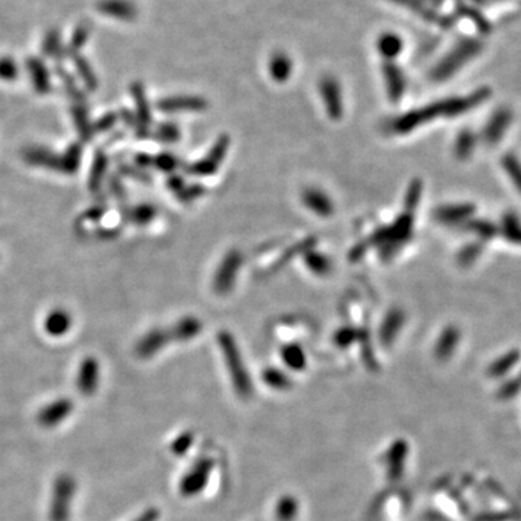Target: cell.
<instances>
[{"label":"cell","instance_id":"cb8c5ba5","mask_svg":"<svg viewBox=\"0 0 521 521\" xmlns=\"http://www.w3.org/2000/svg\"><path fill=\"white\" fill-rule=\"evenodd\" d=\"M203 329V324L199 319H195L193 316L183 317L182 320H178L174 328L170 330L171 339L178 340V342H186L193 337L197 336Z\"/></svg>","mask_w":521,"mask_h":521},{"label":"cell","instance_id":"7c38bea8","mask_svg":"<svg viewBox=\"0 0 521 521\" xmlns=\"http://www.w3.org/2000/svg\"><path fill=\"white\" fill-rule=\"evenodd\" d=\"M99 362L96 361V357L89 356L80 364L77 373V388L81 394L89 397L96 393L97 387H99Z\"/></svg>","mask_w":521,"mask_h":521},{"label":"cell","instance_id":"8992f818","mask_svg":"<svg viewBox=\"0 0 521 521\" xmlns=\"http://www.w3.org/2000/svg\"><path fill=\"white\" fill-rule=\"evenodd\" d=\"M242 263L243 256L239 249L233 248L226 252L213 279V290L218 296H226L233 290Z\"/></svg>","mask_w":521,"mask_h":521},{"label":"cell","instance_id":"ac0fdd59","mask_svg":"<svg viewBox=\"0 0 521 521\" xmlns=\"http://www.w3.org/2000/svg\"><path fill=\"white\" fill-rule=\"evenodd\" d=\"M130 90H132V96H134V100H135V105H136V121H138V135L145 138L148 136L150 132V125L152 122V118H151V109H150V105H148V100H146V94H145V89L141 83H134L132 87H130Z\"/></svg>","mask_w":521,"mask_h":521},{"label":"cell","instance_id":"f5cc1de1","mask_svg":"<svg viewBox=\"0 0 521 521\" xmlns=\"http://www.w3.org/2000/svg\"><path fill=\"white\" fill-rule=\"evenodd\" d=\"M158 518V511L155 509H151L148 511H145L139 518H136L135 521H155Z\"/></svg>","mask_w":521,"mask_h":521},{"label":"cell","instance_id":"60d3db41","mask_svg":"<svg viewBox=\"0 0 521 521\" xmlns=\"http://www.w3.org/2000/svg\"><path fill=\"white\" fill-rule=\"evenodd\" d=\"M281 353H283V357H284V362L288 367L294 368V369H300V368L304 367L306 356H304L303 349L299 345H287V346H284Z\"/></svg>","mask_w":521,"mask_h":521},{"label":"cell","instance_id":"d6a6232c","mask_svg":"<svg viewBox=\"0 0 521 521\" xmlns=\"http://www.w3.org/2000/svg\"><path fill=\"white\" fill-rule=\"evenodd\" d=\"M303 258L307 268L316 275H326L332 271V260L329 259V256H326L319 251H307Z\"/></svg>","mask_w":521,"mask_h":521},{"label":"cell","instance_id":"7dc6e473","mask_svg":"<svg viewBox=\"0 0 521 521\" xmlns=\"http://www.w3.org/2000/svg\"><path fill=\"white\" fill-rule=\"evenodd\" d=\"M58 50H60V34L57 30H50L44 39L42 53L45 55H54Z\"/></svg>","mask_w":521,"mask_h":521},{"label":"cell","instance_id":"d590c367","mask_svg":"<svg viewBox=\"0 0 521 521\" xmlns=\"http://www.w3.org/2000/svg\"><path fill=\"white\" fill-rule=\"evenodd\" d=\"M482 251H484V243L481 240L469 242L463 248H461V251L458 252V256H456V260H458V264L463 268L470 267L475 263V260H478Z\"/></svg>","mask_w":521,"mask_h":521},{"label":"cell","instance_id":"83f0119b","mask_svg":"<svg viewBox=\"0 0 521 521\" xmlns=\"http://www.w3.org/2000/svg\"><path fill=\"white\" fill-rule=\"evenodd\" d=\"M136 164L139 166H152L161 171L173 173L180 167V159L174 157L173 154H159L157 157H151L146 154H139L136 157Z\"/></svg>","mask_w":521,"mask_h":521},{"label":"cell","instance_id":"277c9868","mask_svg":"<svg viewBox=\"0 0 521 521\" xmlns=\"http://www.w3.org/2000/svg\"><path fill=\"white\" fill-rule=\"evenodd\" d=\"M414 227V213L403 211V213L394 220L393 224L387 226V240L382 247L378 248L380 258L382 260L393 259L397 252L409 243L413 236Z\"/></svg>","mask_w":521,"mask_h":521},{"label":"cell","instance_id":"d4e9b609","mask_svg":"<svg viewBox=\"0 0 521 521\" xmlns=\"http://www.w3.org/2000/svg\"><path fill=\"white\" fill-rule=\"evenodd\" d=\"M498 232L513 245L521 247V220L513 211H507V213L502 215Z\"/></svg>","mask_w":521,"mask_h":521},{"label":"cell","instance_id":"836d02e7","mask_svg":"<svg viewBox=\"0 0 521 521\" xmlns=\"http://www.w3.org/2000/svg\"><path fill=\"white\" fill-rule=\"evenodd\" d=\"M378 53L387 60L393 61L403 51V41L396 34H384L377 42Z\"/></svg>","mask_w":521,"mask_h":521},{"label":"cell","instance_id":"9c48e42d","mask_svg":"<svg viewBox=\"0 0 521 521\" xmlns=\"http://www.w3.org/2000/svg\"><path fill=\"white\" fill-rule=\"evenodd\" d=\"M319 90L328 116L332 121H340L344 116V99H342V90L337 80L330 76L323 77L320 80Z\"/></svg>","mask_w":521,"mask_h":521},{"label":"cell","instance_id":"4dcf8cb0","mask_svg":"<svg viewBox=\"0 0 521 521\" xmlns=\"http://www.w3.org/2000/svg\"><path fill=\"white\" fill-rule=\"evenodd\" d=\"M391 2H396L397 5H401L407 9L413 10L414 13L420 15L423 19L437 22L442 26H448L446 19H443L442 16H439L433 9H430V6L426 5V0H391Z\"/></svg>","mask_w":521,"mask_h":521},{"label":"cell","instance_id":"4316f807","mask_svg":"<svg viewBox=\"0 0 521 521\" xmlns=\"http://www.w3.org/2000/svg\"><path fill=\"white\" fill-rule=\"evenodd\" d=\"M477 143H478V136L475 135L474 130L469 127L462 129L454 141V157L461 161L468 159L472 154H474Z\"/></svg>","mask_w":521,"mask_h":521},{"label":"cell","instance_id":"ba28073f","mask_svg":"<svg viewBox=\"0 0 521 521\" xmlns=\"http://www.w3.org/2000/svg\"><path fill=\"white\" fill-rule=\"evenodd\" d=\"M219 344H220V348L223 351L226 364L231 369V373H232V377L235 380L236 387L240 391H243V393H245V391H248V388H249V380H248V376H247L245 365L242 364L240 353H239L238 346L235 344V339L232 337L231 333L222 332V333H219Z\"/></svg>","mask_w":521,"mask_h":521},{"label":"cell","instance_id":"f546056e","mask_svg":"<svg viewBox=\"0 0 521 521\" xmlns=\"http://www.w3.org/2000/svg\"><path fill=\"white\" fill-rule=\"evenodd\" d=\"M463 226L469 233L478 236L481 242L491 240L500 233L498 226L488 219H469L466 223H463Z\"/></svg>","mask_w":521,"mask_h":521},{"label":"cell","instance_id":"7a4b0ae2","mask_svg":"<svg viewBox=\"0 0 521 521\" xmlns=\"http://www.w3.org/2000/svg\"><path fill=\"white\" fill-rule=\"evenodd\" d=\"M479 50L481 45L477 41L466 39L459 42L442 61H439L434 65L430 73L432 80L437 81V83L448 80L456 71H459L463 64H466L470 58H474L479 53Z\"/></svg>","mask_w":521,"mask_h":521},{"label":"cell","instance_id":"3957f363","mask_svg":"<svg viewBox=\"0 0 521 521\" xmlns=\"http://www.w3.org/2000/svg\"><path fill=\"white\" fill-rule=\"evenodd\" d=\"M446 115V106L445 100H439L430 105H426L425 107L414 109L400 115L394 121H391L389 129L393 134L397 135H405L413 132L414 129L420 127L427 122H432L437 118H445Z\"/></svg>","mask_w":521,"mask_h":521},{"label":"cell","instance_id":"f907efd6","mask_svg":"<svg viewBox=\"0 0 521 521\" xmlns=\"http://www.w3.org/2000/svg\"><path fill=\"white\" fill-rule=\"evenodd\" d=\"M167 186H168V188H170L171 191H174V193L177 194V193H180V191L186 187V183H184V180H183V177L175 175V174H171V175L168 177V180H167Z\"/></svg>","mask_w":521,"mask_h":521},{"label":"cell","instance_id":"5bb4252c","mask_svg":"<svg viewBox=\"0 0 521 521\" xmlns=\"http://www.w3.org/2000/svg\"><path fill=\"white\" fill-rule=\"evenodd\" d=\"M161 112H202L207 109V102L199 96H171L157 103Z\"/></svg>","mask_w":521,"mask_h":521},{"label":"cell","instance_id":"44dd1931","mask_svg":"<svg viewBox=\"0 0 521 521\" xmlns=\"http://www.w3.org/2000/svg\"><path fill=\"white\" fill-rule=\"evenodd\" d=\"M461 332L456 326H448L439 336L434 348V355L439 361H446L453 355L456 346L459 344Z\"/></svg>","mask_w":521,"mask_h":521},{"label":"cell","instance_id":"2e32d148","mask_svg":"<svg viewBox=\"0 0 521 521\" xmlns=\"http://www.w3.org/2000/svg\"><path fill=\"white\" fill-rule=\"evenodd\" d=\"M170 340H171L170 330L152 329L138 342L135 352L139 357H142V360H146V357L154 356L157 352H159Z\"/></svg>","mask_w":521,"mask_h":521},{"label":"cell","instance_id":"f6af8a7d","mask_svg":"<svg viewBox=\"0 0 521 521\" xmlns=\"http://www.w3.org/2000/svg\"><path fill=\"white\" fill-rule=\"evenodd\" d=\"M203 194H204V187L202 184H190V186H186L180 193H177V197L183 203H190L195 199L202 197Z\"/></svg>","mask_w":521,"mask_h":521},{"label":"cell","instance_id":"bcb514c9","mask_svg":"<svg viewBox=\"0 0 521 521\" xmlns=\"http://www.w3.org/2000/svg\"><path fill=\"white\" fill-rule=\"evenodd\" d=\"M357 335H360V330H356L355 328H342L336 333L335 342H336L337 346L346 348V346H349L352 344V342H355V339L357 337Z\"/></svg>","mask_w":521,"mask_h":521},{"label":"cell","instance_id":"7bdbcfd3","mask_svg":"<svg viewBox=\"0 0 521 521\" xmlns=\"http://www.w3.org/2000/svg\"><path fill=\"white\" fill-rule=\"evenodd\" d=\"M74 62H76V69L78 70V74L81 76V78L85 80V83L89 89L94 90L97 87V78L93 73V70L90 69L89 62L83 58V57H76L74 58Z\"/></svg>","mask_w":521,"mask_h":521},{"label":"cell","instance_id":"6da1fadb","mask_svg":"<svg viewBox=\"0 0 521 521\" xmlns=\"http://www.w3.org/2000/svg\"><path fill=\"white\" fill-rule=\"evenodd\" d=\"M24 155H25V159L28 161V164L50 168V170L65 173V174H73L78 170V166H80L81 146L74 143L67 150V152H64L62 155L34 146V148L26 150Z\"/></svg>","mask_w":521,"mask_h":521},{"label":"cell","instance_id":"484cf974","mask_svg":"<svg viewBox=\"0 0 521 521\" xmlns=\"http://www.w3.org/2000/svg\"><path fill=\"white\" fill-rule=\"evenodd\" d=\"M316 243H317V238L316 236H308V238H306V239L294 243V245L290 247L288 249H285L284 254L279 259H276V263H274L271 271H276V270H280V268L285 267L290 263V260H292V259L297 258V256L304 255L307 251L313 249Z\"/></svg>","mask_w":521,"mask_h":521},{"label":"cell","instance_id":"ee69618b","mask_svg":"<svg viewBox=\"0 0 521 521\" xmlns=\"http://www.w3.org/2000/svg\"><path fill=\"white\" fill-rule=\"evenodd\" d=\"M19 69L16 61L10 57H2L0 58V80L3 81H13L18 78Z\"/></svg>","mask_w":521,"mask_h":521},{"label":"cell","instance_id":"30bf717a","mask_svg":"<svg viewBox=\"0 0 521 521\" xmlns=\"http://www.w3.org/2000/svg\"><path fill=\"white\" fill-rule=\"evenodd\" d=\"M511 122H513L511 109H509L506 106L498 107L493 113L491 118L488 119V122L485 123L482 132H481V139L484 141V143L490 145V146L500 143L504 134L507 132V129L511 125Z\"/></svg>","mask_w":521,"mask_h":521},{"label":"cell","instance_id":"f1b7e54d","mask_svg":"<svg viewBox=\"0 0 521 521\" xmlns=\"http://www.w3.org/2000/svg\"><path fill=\"white\" fill-rule=\"evenodd\" d=\"M292 73V61L284 53H275L270 61V74L276 83H285Z\"/></svg>","mask_w":521,"mask_h":521},{"label":"cell","instance_id":"1f68e13d","mask_svg":"<svg viewBox=\"0 0 521 521\" xmlns=\"http://www.w3.org/2000/svg\"><path fill=\"white\" fill-rule=\"evenodd\" d=\"M520 357L521 352L518 349H513L507 353H504L490 365V368H488V376L493 378L504 377L511 368L515 367V364L520 361Z\"/></svg>","mask_w":521,"mask_h":521},{"label":"cell","instance_id":"52a82bcc","mask_svg":"<svg viewBox=\"0 0 521 521\" xmlns=\"http://www.w3.org/2000/svg\"><path fill=\"white\" fill-rule=\"evenodd\" d=\"M231 139L227 135H220L215 145L211 146V150L206 157L202 159L193 162V164L187 166L186 171L190 175L194 177H207V175H213L219 167L222 166V161L224 159L227 150H229Z\"/></svg>","mask_w":521,"mask_h":521},{"label":"cell","instance_id":"4fadbf2b","mask_svg":"<svg viewBox=\"0 0 521 521\" xmlns=\"http://www.w3.org/2000/svg\"><path fill=\"white\" fill-rule=\"evenodd\" d=\"M74 409L73 401L69 398H60L48 405L38 413V423L44 427H54L67 418Z\"/></svg>","mask_w":521,"mask_h":521},{"label":"cell","instance_id":"c3c4849f","mask_svg":"<svg viewBox=\"0 0 521 521\" xmlns=\"http://www.w3.org/2000/svg\"><path fill=\"white\" fill-rule=\"evenodd\" d=\"M369 249L371 248H369V245L367 243V240H362L360 243H356V245L349 252V260H351V263H357V260H361L364 258V255Z\"/></svg>","mask_w":521,"mask_h":521},{"label":"cell","instance_id":"8d00e7d4","mask_svg":"<svg viewBox=\"0 0 521 521\" xmlns=\"http://www.w3.org/2000/svg\"><path fill=\"white\" fill-rule=\"evenodd\" d=\"M106 168H107V158L102 151H99L96 154L93 167H91L90 180H89V186H90L91 191L99 190L103 177H105V173H106Z\"/></svg>","mask_w":521,"mask_h":521},{"label":"cell","instance_id":"e575fe53","mask_svg":"<svg viewBox=\"0 0 521 521\" xmlns=\"http://www.w3.org/2000/svg\"><path fill=\"white\" fill-rule=\"evenodd\" d=\"M157 216V209L152 204H139L127 210L126 218L129 222H132L138 226H145L154 220Z\"/></svg>","mask_w":521,"mask_h":521},{"label":"cell","instance_id":"603a6c76","mask_svg":"<svg viewBox=\"0 0 521 521\" xmlns=\"http://www.w3.org/2000/svg\"><path fill=\"white\" fill-rule=\"evenodd\" d=\"M70 328L71 316L69 315V312H65L64 308H55V310H53L44 320L45 332L54 337L65 335L70 330Z\"/></svg>","mask_w":521,"mask_h":521},{"label":"cell","instance_id":"ffe728a7","mask_svg":"<svg viewBox=\"0 0 521 521\" xmlns=\"http://www.w3.org/2000/svg\"><path fill=\"white\" fill-rule=\"evenodd\" d=\"M405 321V315L400 307H394L387 313L381 328H380V340L384 345H391L401 330Z\"/></svg>","mask_w":521,"mask_h":521},{"label":"cell","instance_id":"5b68a950","mask_svg":"<svg viewBox=\"0 0 521 521\" xmlns=\"http://www.w3.org/2000/svg\"><path fill=\"white\" fill-rule=\"evenodd\" d=\"M74 493H76V481L73 477L62 474L55 479L54 490H53V500L50 506L51 521H69Z\"/></svg>","mask_w":521,"mask_h":521},{"label":"cell","instance_id":"7402d4cb","mask_svg":"<svg viewBox=\"0 0 521 521\" xmlns=\"http://www.w3.org/2000/svg\"><path fill=\"white\" fill-rule=\"evenodd\" d=\"M26 67L30 76L32 86H34L37 93L46 94L48 91H50L51 81H50V74H48L45 64L39 58L29 57L26 61Z\"/></svg>","mask_w":521,"mask_h":521},{"label":"cell","instance_id":"d6986e66","mask_svg":"<svg viewBox=\"0 0 521 521\" xmlns=\"http://www.w3.org/2000/svg\"><path fill=\"white\" fill-rule=\"evenodd\" d=\"M97 10L119 21H132L136 16V8L129 0H100L97 3Z\"/></svg>","mask_w":521,"mask_h":521},{"label":"cell","instance_id":"f35d334b","mask_svg":"<svg viewBox=\"0 0 521 521\" xmlns=\"http://www.w3.org/2000/svg\"><path fill=\"white\" fill-rule=\"evenodd\" d=\"M423 194V182L420 178H414V180L409 184V188L405 191L404 199V210L410 211V213H416V210L420 204Z\"/></svg>","mask_w":521,"mask_h":521},{"label":"cell","instance_id":"b9f144b4","mask_svg":"<svg viewBox=\"0 0 521 521\" xmlns=\"http://www.w3.org/2000/svg\"><path fill=\"white\" fill-rule=\"evenodd\" d=\"M73 115H74V121H76V125H77V129L80 135L83 136L85 139H87L91 132H93V127H90L89 125V119H87V112L85 109L83 105H77L74 109H73Z\"/></svg>","mask_w":521,"mask_h":521},{"label":"cell","instance_id":"e0dca14e","mask_svg":"<svg viewBox=\"0 0 521 521\" xmlns=\"http://www.w3.org/2000/svg\"><path fill=\"white\" fill-rule=\"evenodd\" d=\"M304 206L320 218H329L333 215L335 206L330 197L319 188H306L301 194Z\"/></svg>","mask_w":521,"mask_h":521},{"label":"cell","instance_id":"db71d44e","mask_svg":"<svg viewBox=\"0 0 521 521\" xmlns=\"http://www.w3.org/2000/svg\"><path fill=\"white\" fill-rule=\"evenodd\" d=\"M515 378H517V380H518V382H521V372H520V373H518V376H517V377H515Z\"/></svg>","mask_w":521,"mask_h":521},{"label":"cell","instance_id":"9a60e30c","mask_svg":"<svg viewBox=\"0 0 521 521\" xmlns=\"http://www.w3.org/2000/svg\"><path fill=\"white\" fill-rule=\"evenodd\" d=\"M382 73L385 77L388 99L393 103H398L405 91V77L401 69L393 61H385L382 65Z\"/></svg>","mask_w":521,"mask_h":521},{"label":"cell","instance_id":"74e56055","mask_svg":"<svg viewBox=\"0 0 521 521\" xmlns=\"http://www.w3.org/2000/svg\"><path fill=\"white\" fill-rule=\"evenodd\" d=\"M501 166L515 188L521 193V161L514 154H506L501 158Z\"/></svg>","mask_w":521,"mask_h":521},{"label":"cell","instance_id":"816d5d0a","mask_svg":"<svg viewBox=\"0 0 521 521\" xmlns=\"http://www.w3.org/2000/svg\"><path fill=\"white\" fill-rule=\"evenodd\" d=\"M116 118L113 115H109V116H105L103 119L99 121V123H97V129L99 130H103V129H109L113 123H115Z\"/></svg>","mask_w":521,"mask_h":521},{"label":"cell","instance_id":"ab89813d","mask_svg":"<svg viewBox=\"0 0 521 521\" xmlns=\"http://www.w3.org/2000/svg\"><path fill=\"white\" fill-rule=\"evenodd\" d=\"M180 136H182L180 129H178V126L175 123H171V122L158 125V127L155 129V132H154V138L159 142H164V143H174V142L180 139Z\"/></svg>","mask_w":521,"mask_h":521},{"label":"cell","instance_id":"681fc988","mask_svg":"<svg viewBox=\"0 0 521 521\" xmlns=\"http://www.w3.org/2000/svg\"><path fill=\"white\" fill-rule=\"evenodd\" d=\"M87 37H89V30L86 26H78L74 32V37H73V41H71V46L74 48V50H77V48L83 46L85 42L87 41Z\"/></svg>","mask_w":521,"mask_h":521},{"label":"cell","instance_id":"8fae6325","mask_svg":"<svg viewBox=\"0 0 521 521\" xmlns=\"http://www.w3.org/2000/svg\"><path fill=\"white\" fill-rule=\"evenodd\" d=\"M477 207L472 203H454V204H445L437 207L434 210V220L437 223L453 226V224H463L472 216L475 215Z\"/></svg>","mask_w":521,"mask_h":521}]
</instances>
